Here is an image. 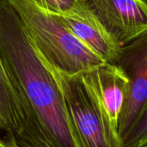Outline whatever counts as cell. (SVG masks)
Here are the masks:
<instances>
[{
	"mask_svg": "<svg viewBox=\"0 0 147 147\" xmlns=\"http://www.w3.org/2000/svg\"><path fill=\"white\" fill-rule=\"evenodd\" d=\"M0 56L21 96L25 121L20 147H75L52 65L33 43L8 0H0Z\"/></svg>",
	"mask_w": 147,
	"mask_h": 147,
	"instance_id": "obj_1",
	"label": "cell"
},
{
	"mask_svg": "<svg viewBox=\"0 0 147 147\" xmlns=\"http://www.w3.org/2000/svg\"><path fill=\"white\" fill-rule=\"evenodd\" d=\"M41 56L55 69L75 75L106 63L84 45L53 15L32 0H8Z\"/></svg>",
	"mask_w": 147,
	"mask_h": 147,
	"instance_id": "obj_2",
	"label": "cell"
},
{
	"mask_svg": "<svg viewBox=\"0 0 147 147\" xmlns=\"http://www.w3.org/2000/svg\"><path fill=\"white\" fill-rule=\"evenodd\" d=\"M52 67L75 147H123L118 129L81 73L69 75Z\"/></svg>",
	"mask_w": 147,
	"mask_h": 147,
	"instance_id": "obj_3",
	"label": "cell"
},
{
	"mask_svg": "<svg viewBox=\"0 0 147 147\" xmlns=\"http://www.w3.org/2000/svg\"><path fill=\"white\" fill-rule=\"evenodd\" d=\"M115 64L129 80L128 97L119 120L118 130L122 140L147 105V32L123 46Z\"/></svg>",
	"mask_w": 147,
	"mask_h": 147,
	"instance_id": "obj_4",
	"label": "cell"
},
{
	"mask_svg": "<svg viewBox=\"0 0 147 147\" xmlns=\"http://www.w3.org/2000/svg\"><path fill=\"white\" fill-rule=\"evenodd\" d=\"M92 11L121 46L147 32L146 0H87Z\"/></svg>",
	"mask_w": 147,
	"mask_h": 147,
	"instance_id": "obj_5",
	"label": "cell"
},
{
	"mask_svg": "<svg viewBox=\"0 0 147 147\" xmlns=\"http://www.w3.org/2000/svg\"><path fill=\"white\" fill-rule=\"evenodd\" d=\"M81 76L96 96L111 124L118 129L129 92L127 75L117 65L106 62L81 72Z\"/></svg>",
	"mask_w": 147,
	"mask_h": 147,
	"instance_id": "obj_6",
	"label": "cell"
},
{
	"mask_svg": "<svg viewBox=\"0 0 147 147\" xmlns=\"http://www.w3.org/2000/svg\"><path fill=\"white\" fill-rule=\"evenodd\" d=\"M53 16L105 62L111 64L116 62L122 47L107 31L87 1L78 9L69 15Z\"/></svg>",
	"mask_w": 147,
	"mask_h": 147,
	"instance_id": "obj_7",
	"label": "cell"
},
{
	"mask_svg": "<svg viewBox=\"0 0 147 147\" xmlns=\"http://www.w3.org/2000/svg\"><path fill=\"white\" fill-rule=\"evenodd\" d=\"M24 121L23 103L0 56V130L17 139Z\"/></svg>",
	"mask_w": 147,
	"mask_h": 147,
	"instance_id": "obj_8",
	"label": "cell"
},
{
	"mask_svg": "<svg viewBox=\"0 0 147 147\" xmlns=\"http://www.w3.org/2000/svg\"><path fill=\"white\" fill-rule=\"evenodd\" d=\"M40 9L59 16L69 15L78 9L86 1L84 0H32Z\"/></svg>",
	"mask_w": 147,
	"mask_h": 147,
	"instance_id": "obj_9",
	"label": "cell"
},
{
	"mask_svg": "<svg viewBox=\"0 0 147 147\" xmlns=\"http://www.w3.org/2000/svg\"><path fill=\"white\" fill-rule=\"evenodd\" d=\"M123 147H142L147 145V105L130 132L122 139Z\"/></svg>",
	"mask_w": 147,
	"mask_h": 147,
	"instance_id": "obj_10",
	"label": "cell"
},
{
	"mask_svg": "<svg viewBox=\"0 0 147 147\" xmlns=\"http://www.w3.org/2000/svg\"><path fill=\"white\" fill-rule=\"evenodd\" d=\"M6 140H7V141H8V143H9V146L10 147H20L18 146V144H17V142H16V138H15L14 135H12V134H8Z\"/></svg>",
	"mask_w": 147,
	"mask_h": 147,
	"instance_id": "obj_11",
	"label": "cell"
},
{
	"mask_svg": "<svg viewBox=\"0 0 147 147\" xmlns=\"http://www.w3.org/2000/svg\"><path fill=\"white\" fill-rule=\"evenodd\" d=\"M0 147H10L7 140H3L0 138Z\"/></svg>",
	"mask_w": 147,
	"mask_h": 147,
	"instance_id": "obj_12",
	"label": "cell"
},
{
	"mask_svg": "<svg viewBox=\"0 0 147 147\" xmlns=\"http://www.w3.org/2000/svg\"><path fill=\"white\" fill-rule=\"evenodd\" d=\"M142 147H147V145H146V146H142Z\"/></svg>",
	"mask_w": 147,
	"mask_h": 147,
	"instance_id": "obj_13",
	"label": "cell"
},
{
	"mask_svg": "<svg viewBox=\"0 0 147 147\" xmlns=\"http://www.w3.org/2000/svg\"><path fill=\"white\" fill-rule=\"evenodd\" d=\"M84 1H87V0H84Z\"/></svg>",
	"mask_w": 147,
	"mask_h": 147,
	"instance_id": "obj_14",
	"label": "cell"
},
{
	"mask_svg": "<svg viewBox=\"0 0 147 147\" xmlns=\"http://www.w3.org/2000/svg\"><path fill=\"white\" fill-rule=\"evenodd\" d=\"M146 1H147V0H146Z\"/></svg>",
	"mask_w": 147,
	"mask_h": 147,
	"instance_id": "obj_15",
	"label": "cell"
}]
</instances>
